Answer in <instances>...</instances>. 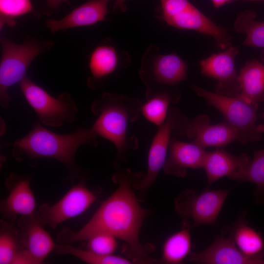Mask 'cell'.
Masks as SVG:
<instances>
[{"mask_svg": "<svg viewBox=\"0 0 264 264\" xmlns=\"http://www.w3.org/2000/svg\"><path fill=\"white\" fill-rule=\"evenodd\" d=\"M129 170L113 177L119 186L99 206L90 220L80 230L63 228L57 235L61 244L88 240L99 234H107L125 242L135 262H144L154 248L139 241L140 229L148 211L139 204L132 188Z\"/></svg>", "mask_w": 264, "mask_h": 264, "instance_id": "6da1fadb", "label": "cell"}, {"mask_svg": "<svg viewBox=\"0 0 264 264\" xmlns=\"http://www.w3.org/2000/svg\"><path fill=\"white\" fill-rule=\"evenodd\" d=\"M97 137L91 128H77L71 133L62 134L47 130L37 122L26 135L10 145L12 155L18 161L52 158L63 163L69 174L75 176L77 170L75 156L78 149L82 145L96 146Z\"/></svg>", "mask_w": 264, "mask_h": 264, "instance_id": "7a4b0ae2", "label": "cell"}, {"mask_svg": "<svg viewBox=\"0 0 264 264\" xmlns=\"http://www.w3.org/2000/svg\"><path fill=\"white\" fill-rule=\"evenodd\" d=\"M142 106L137 99L104 92L90 105L97 116L90 128L97 137L112 142L118 155L123 156L128 149L138 147L136 137L128 138L127 132L129 123L138 119Z\"/></svg>", "mask_w": 264, "mask_h": 264, "instance_id": "3957f363", "label": "cell"}, {"mask_svg": "<svg viewBox=\"0 0 264 264\" xmlns=\"http://www.w3.org/2000/svg\"><path fill=\"white\" fill-rule=\"evenodd\" d=\"M0 43V104L4 109H7L11 101L9 88L19 83L27 75L33 60L50 50L54 43L52 40H40L28 36L20 44L2 36Z\"/></svg>", "mask_w": 264, "mask_h": 264, "instance_id": "277c9868", "label": "cell"}, {"mask_svg": "<svg viewBox=\"0 0 264 264\" xmlns=\"http://www.w3.org/2000/svg\"><path fill=\"white\" fill-rule=\"evenodd\" d=\"M191 88L222 114L237 133L238 141L245 144L261 139L264 125L256 124L258 105L249 104L238 97L221 95L195 85H192Z\"/></svg>", "mask_w": 264, "mask_h": 264, "instance_id": "5b68a950", "label": "cell"}, {"mask_svg": "<svg viewBox=\"0 0 264 264\" xmlns=\"http://www.w3.org/2000/svg\"><path fill=\"white\" fill-rule=\"evenodd\" d=\"M26 101L36 113L40 122L50 127H61L73 122L78 112L74 99L66 92L57 98L35 84L26 75L19 83Z\"/></svg>", "mask_w": 264, "mask_h": 264, "instance_id": "8992f818", "label": "cell"}, {"mask_svg": "<svg viewBox=\"0 0 264 264\" xmlns=\"http://www.w3.org/2000/svg\"><path fill=\"white\" fill-rule=\"evenodd\" d=\"M232 189L213 190L208 188L199 195L191 189L181 192L175 199V205L182 219V226L192 229L215 223Z\"/></svg>", "mask_w": 264, "mask_h": 264, "instance_id": "52a82bcc", "label": "cell"}, {"mask_svg": "<svg viewBox=\"0 0 264 264\" xmlns=\"http://www.w3.org/2000/svg\"><path fill=\"white\" fill-rule=\"evenodd\" d=\"M186 118L176 107H170L166 121L152 140L148 153L147 172L136 184L138 190L147 191L154 183L166 162L172 132H176Z\"/></svg>", "mask_w": 264, "mask_h": 264, "instance_id": "ba28073f", "label": "cell"}, {"mask_svg": "<svg viewBox=\"0 0 264 264\" xmlns=\"http://www.w3.org/2000/svg\"><path fill=\"white\" fill-rule=\"evenodd\" d=\"M96 198L84 184H78L54 204L41 205L37 213L44 225L46 224L53 229L63 221L85 212Z\"/></svg>", "mask_w": 264, "mask_h": 264, "instance_id": "9c48e42d", "label": "cell"}, {"mask_svg": "<svg viewBox=\"0 0 264 264\" xmlns=\"http://www.w3.org/2000/svg\"><path fill=\"white\" fill-rule=\"evenodd\" d=\"M239 48L230 46L222 52L213 54L200 61L203 75L216 80V93L228 96L237 97L240 88L235 68V58Z\"/></svg>", "mask_w": 264, "mask_h": 264, "instance_id": "30bf717a", "label": "cell"}, {"mask_svg": "<svg viewBox=\"0 0 264 264\" xmlns=\"http://www.w3.org/2000/svg\"><path fill=\"white\" fill-rule=\"evenodd\" d=\"M176 133L193 139V141L204 148L223 147L239 140L236 131L225 120L217 124H210V119L205 114L192 120L187 118Z\"/></svg>", "mask_w": 264, "mask_h": 264, "instance_id": "8fae6325", "label": "cell"}, {"mask_svg": "<svg viewBox=\"0 0 264 264\" xmlns=\"http://www.w3.org/2000/svg\"><path fill=\"white\" fill-rule=\"evenodd\" d=\"M188 261L199 264H264V254L246 256L230 237L221 234L205 249L198 253L191 252Z\"/></svg>", "mask_w": 264, "mask_h": 264, "instance_id": "7c38bea8", "label": "cell"}, {"mask_svg": "<svg viewBox=\"0 0 264 264\" xmlns=\"http://www.w3.org/2000/svg\"><path fill=\"white\" fill-rule=\"evenodd\" d=\"M250 161L245 153L237 156L224 149L207 152L202 168L206 174L207 188L224 176L242 182Z\"/></svg>", "mask_w": 264, "mask_h": 264, "instance_id": "4fadbf2b", "label": "cell"}, {"mask_svg": "<svg viewBox=\"0 0 264 264\" xmlns=\"http://www.w3.org/2000/svg\"><path fill=\"white\" fill-rule=\"evenodd\" d=\"M37 212L21 217L17 228L23 248L27 250L39 264L56 246L50 235L44 228Z\"/></svg>", "mask_w": 264, "mask_h": 264, "instance_id": "5bb4252c", "label": "cell"}, {"mask_svg": "<svg viewBox=\"0 0 264 264\" xmlns=\"http://www.w3.org/2000/svg\"><path fill=\"white\" fill-rule=\"evenodd\" d=\"M167 23L179 29L194 30L208 35L214 38L221 49L231 45L232 37L227 30L217 25L194 5L169 19Z\"/></svg>", "mask_w": 264, "mask_h": 264, "instance_id": "9a60e30c", "label": "cell"}, {"mask_svg": "<svg viewBox=\"0 0 264 264\" xmlns=\"http://www.w3.org/2000/svg\"><path fill=\"white\" fill-rule=\"evenodd\" d=\"M7 181L11 190L8 196L1 203L0 211L3 216L13 221L18 216H27L34 213L36 200L29 179L12 174Z\"/></svg>", "mask_w": 264, "mask_h": 264, "instance_id": "2e32d148", "label": "cell"}, {"mask_svg": "<svg viewBox=\"0 0 264 264\" xmlns=\"http://www.w3.org/2000/svg\"><path fill=\"white\" fill-rule=\"evenodd\" d=\"M204 149L194 141L184 142L171 138L169 155L163 168L164 172L168 175L184 177L188 169L202 168L207 153Z\"/></svg>", "mask_w": 264, "mask_h": 264, "instance_id": "e0dca14e", "label": "cell"}, {"mask_svg": "<svg viewBox=\"0 0 264 264\" xmlns=\"http://www.w3.org/2000/svg\"><path fill=\"white\" fill-rule=\"evenodd\" d=\"M110 0H87L60 19L46 20L45 26L52 33H56L70 28L94 24L106 19Z\"/></svg>", "mask_w": 264, "mask_h": 264, "instance_id": "ac0fdd59", "label": "cell"}, {"mask_svg": "<svg viewBox=\"0 0 264 264\" xmlns=\"http://www.w3.org/2000/svg\"><path fill=\"white\" fill-rule=\"evenodd\" d=\"M240 93L237 96L253 105L264 99V64L256 60L247 62L238 75Z\"/></svg>", "mask_w": 264, "mask_h": 264, "instance_id": "d6986e66", "label": "cell"}, {"mask_svg": "<svg viewBox=\"0 0 264 264\" xmlns=\"http://www.w3.org/2000/svg\"><path fill=\"white\" fill-rule=\"evenodd\" d=\"M187 66L176 54L161 55L154 62L152 74L160 85H174L187 79Z\"/></svg>", "mask_w": 264, "mask_h": 264, "instance_id": "ffe728a7", "label": "cell"}, {"mask_svg": "<svg viewBox=\"0 0 264 264\" xmlns=\"http://www.w3.org/2000/svg\"><path fill=\"white\" fill-rule=\"evenodd\" d=\"M229 237L244 255L255 257L264 254V241L262 235L241 216L232 226Z\"/></svg>", "mask_w": 264, "mask_h": 264, "instance_id": "44dd1931", "label": "cell"}, {"mask_svg": "<svg viewBox=\"0 0 264 264\" xmlns=\"http://www.w3.org/2000/svg\"><path fill=\"white\" fill-rule=\"evenodd\" d=\"M118 56L115 49L111 46L101 45L92 52L88 63L91 77L88 84L91 87L94 82L99 81L112 73L116 68Z\"/></svg>", "mask_w": 264, "mask_h": 264, "instance_id": "7402d4cb", "label": "cell"}, {"mask_svg": "<svg viewBox=\"0 0 264 264\" xmlns=\"http://www.w3.org/2000/svg\"><path fill=\"white\" fill-rule=\"evenodd\" d=\"M189 227L182 226L181 230L172 234L163 246L162 256L160 262L164 264L182 263L192 252L191 237Z\"/></svg>", "mask_w": 264, "mask_h": 264, "instance_id": "603a6c76", "label": "cell"}, {"mask_svg": "<svg viewBox=\"0 0 264 264\" xmlns=\"http://www.w3.org/2000/svg\"><path fill=\"white\" fill-rule=\"evenodd\" d=\"M256 14L253 10H246L238 15L234 23V30L245 34L242 44L264 48V21L255 20Z\"/></svg>", "mask_w": 264, "mask_h": 264, "instance_id": "cb8c5ba5", "label": "cell"}, {"mask_svg": "<svg viewBox=\"0 0 264 264\" xmlns=\"http://www.w3.org/2000/svg\"><path fill=\"white\" fill-rule=\"evenodd\" d=\"M176 102L169 93H158L147 98L141 111L147 120L159 127L166 121L170 105Z\"/></svg>", "mask_w": 264, "mask_h": 264, "instance_id": "d4e9b609", "label": "cell"}, {"mask_svg": "<svg viewBox=\"0 0 264 264\" xmlns=\"http://www.w3.org/2000/svg\"><path fill=\"white\" fill-rule=\"evenodd\" d=\"M55 253L58 254H69L90 264H129L134 261L125 258L110 255H102L89 250H83L70 245L69 244L56 245Z\"/></svg>", "mask_w": 264, "mask_h": 264, "instance_id": "484cf974", "label": "cell"}, {"mask_svg": "<svg viewBox=\"0 0 264 264\" xmlns=\"http://www.w3.org/2000/svg\"><path fill=\"white\" fill-rule=\"evenodd\" d=\"M22 248L18 229L13 227L10 222H1L0 264H10L16 254Z\"/></svg>", "mask_w": 264, "mask_h": 264, "instance_id": "4316f807", "label": "cell"}, {"mask_svg": "<svg viewBox=\"0 0 264 264\" xmlns=\"http://www.w3.org/2000/svg\"><path fill=\"white\" fill-rule=\"evenodd\" d=\"M33 11L31 0H0V30L4 26H14L17 18Z\"/></svg>", "mask_w": 264, "mask_h": 264, "instance_id": "83f0119b", "label": "cell"}, {"mask_svg": "<svg viewBox=\"0 0 264 264\" xmlns=\"http://www.w3.org/2000/svg\"><path fill=\"white\" fill-rule=\"evenodd\" d=\"M243 181L256 186V193L264 195V149L255 151Z\"/></svg>", "mask_w": 264, "mask_h": 264, "instance_id": "f1b7e54d", "label": "cell"}, {"mask_svg": "<svg viewBox=\"0 0 264 264\" xmlns=\"http://www.w3.org/2000/svg\"><path fill=\"white\" fill-rule=\"evenodd\" d=\"M115 237L107 234H99L88 240V250L102 255H110L117 247Z\"/></svg>", "mask_w": 264, "mask_h": 264, "instance_id": "f546056e", "label": "cell"}, {"mask_svg": "<svg viewBox=\"0 0 264 264\" xmlns=\"http://www.w3.org/2000/svg\"><path fill=\"white\" fill-rule=\"evenodd\" d=\"M162 10V18L168 19L183 12L192 4L188 0H159Z\"/></svg>", "mask_w": 264, "mask_h": 264, "instance_id": "4dcf8cb0", "label": "cell"}, {"mask_svg": "<svg viewBox=\"0 0 264 264\" xmlns=\"http://www.w3.org/2000/svg\"><path fill=\"white\" fill-rule=\"evenodd\" d=\"M10 264H39V263L27 250L22 248L16 254Z\"/></svg>", "mask_w": 264, "mask_h": 264, "instance_id": "1f68e13d", "label": "cell"}, {"mask_svg": "<svg viewBox=\"0 0 264 264\" xmlns=\"http://www.w3.org/2000/svg\"><path fill=\"white\" fill-rule=\"evenodd\" d=\"M47 8L52 11L58 9L62 3L71 4L69 0H45Z\"/></svg>", "mask_w": 264, "mask_h": 264, "instance_id": "d6a6232c", "label": "cell"}, {"mask_svg": "<svg viewBox=\"0 0 264 264\" xmlns=\"http://www.w3.org/2000/svg\"><path fill=\"white\" fill-rule=\"evenodd\" d=\"M215 8H219L226 3L231 2L232 0H211Z\"/></svg>", "mask_w": 264, "mask_h": 264, "instance_id": "836d02e7", "label": "cell"}, {"mask_svg": "<svg viewBox=\"0 0 264 264\" xmlns=\"http://www.w3.org/2000/svg\"><path fill=\"white\" fill-rule=\"evenodd\" d=\"M125 0H116V2L114 5V9H120L122 11H124L126 9V6L124 4Z\"/></svg>", "mask_w": 264, "mask_h": 264, "instance_id": "e575fe53", "label": "cell"}, {"mask_svg": "<svg viewBox=\"0 0 264 264\" xmlns=\"http://www.w3.org/2000/svg\"><path fill=\"white\" fill-rule=\"evenodd\" d=\"M240 1H264V0H232L231 2Z\"/></svg>", "mask_w": 264, "mask_h": 264, "instance_id": "d590c367", "label": "cell"}, {"mask_svg": "<svg viewBox=\"0 0 264 264\" xmlns=\"http://www.w3.org/2000/svg\"><path fill=\"white\" fill-rule=\"evenodd\" d=\"M261 59L264 61V50L262 51L261 53Z\"/></svg>", "mask_w": 264, "mask_h": 264, "instance_id": "8d00e7d4", "label": "cell"}, {"mask_svg": "<svg viewBox=\"0 0 264 264\" xmlns=\"http://www.w3.org/2000/svg\"><path fill=\"white\" fill-rule=\"evenodd\" d=\"M263 118H264V112H263Z\"/></svg>", "mask_w": 264, "mask_h": 264, "instance_id": "74e56055", "label": "cell"}]
</instances>
